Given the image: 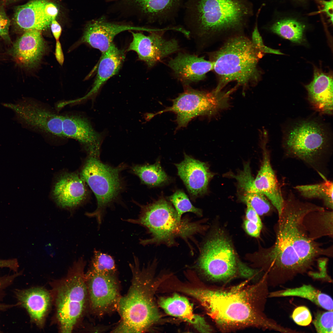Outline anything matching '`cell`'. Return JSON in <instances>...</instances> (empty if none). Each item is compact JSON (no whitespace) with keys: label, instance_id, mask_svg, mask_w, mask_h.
<instances>
[{"label":"cell","instance_id":"6da1fadb","mask_svg":"<svg viewBox=\"0 0 333 333\" xmlns=\"http://www.w3.org/2000/svg\"><path fill=\"white\" fill-rule=\"evenodd\" d=\"M245 283L226 290L187 288L183 291L198 301L223 330L249 327L274 328L257 308L260 283L245 286Z\"/></svg>","mask_w":333,"mask_h":333},{"label":"cell","instance_id":"7a4b0ae2","mask_svg":"<svg viewBox=\"0 0 333 333\" xmlns=\"http://www.w3.org/2000/svg\"><path fill=\"white\" fill-rule=\"evenodd\" d=\"M129 266L132 274L131 284L126 294L119 300L117 311L121 320L113 332H143L159 318L153 298L152 266H141L134 255Z\"/></svg>","mask_w":333,"mask_h":333},{"label":"cell","instance_id":"3957f363","mask_svg":"<svg viewBox=\"0 0 333 333\" xmlns=\"http://www.w3.org/2000/svg\"><path fill=\"white\" fill-rule=\"evenodd\" d=\"M140 207L137 218L124 220L146 229L150 237L140 240V244L143 245L162 244L171 247L177 245L178 238L187 242L188 239L204 229L199 221H192L187 217L179 218L173 205L163 195Z\"/></svg>","mask_w":333,"mask_h":333},{"label":"cell","instance_id":"277c9868","mask_svg":"<svg viewBox=\"0 0 333 333\" xmlns=\"http://www.w3.org/2000/svg\"><path fill=\"white\" fill-rule=\"evenodd\" d=\"M263 54L245 36L238 35L228 39L219 49L210 55L219 79L214 90L221 91L234 81L244 88L256 84L261 75L258 64Z\"/></svg>","mask_w":333,"mask_h":333},{"label":"cell","instance_id":"5b68a950","mask_svg":"<svg viewBox=\"0 0 333 333\" xmlns=\"http://www.w3.org/2000/svg\"><path fill=\"white\" fill-rule=\"evenodd\" d=\"M187 10L191 25L201 36L240 30L252 13L246 0H190Z\"/></svg>","mask_w":333,"mask_h":333},{"label":"cell","instance_id":"8992f818","mask_svg":"<svg viewBox=\"0 0 333 333\" xmlns=\"http://www.w3.org/2000/svg\"><path fill=\"white\" fill-rule=\"evenodd\" d=\"M330 140L326 127L318 121L305 120L292 126L284 139V147L289 156L299 159L320 173L319 169L327 159Z\"/></svg>","mask_w":333,"mask_h":333},{"label":"cell","instance_id":"52a82bcc","mask_svg":"<svg viewBox=\"0 0 333 333\" xmlns=\"http://www.w3.org/2000/svg\"><path fill=\"white\" fill-rule=\"evenodd\" d=\"M294 209L290 201H284L282 211L275 225L274 243L264 249L261 259L267 269L276 274L294 275L308 270L299 257L292 239Z\"/></svg>","mask_w":333,"mask_h":333},{"label":"cell","instance_id":"ba28073f","mask_svg":"<svg viewBox=\"0 0 333 333\" xmlns=\"http://www.w3.org/2000/svg\"><path fill=\"white\" fill-rule=\"evenodd\" d=\"M125 166L113 167L103 163L99 158L89 156L81 168L79 175L94 193L97 202L96 210L87 215L96 218L99 225L102 222L106 208L123 189L120 173Z\"/></svg>","mask_w":333,"mask_h":333},{"label":"cell","instance_id":"9c48e42d","mask_svg":"<svg viewBox=\"0 0 333 333\" xmlns=\"http://www.w3.org/2000/svg\"><path fill=\"white\" fill-rule=\"evenodd\" d=\"M234 89L225 92L214 90L207 92L187 88L173 100L171 106L156 113H147V117L150 120L157 114L172 112L177 115V128L185 127L195 117L212 115L227 108L230 95Z\"/></svg>","mask_w":333,"mask_h":333},{"label":"cell","instance_id":"30bf717a","mask_svg":"<svg viewBox=\"0 0 333 333\" xmlns=\"http://www.w3.org/2000/svg\"><path fill=\"white\" fill-rule=\"evenodd\" d=\"M197 261L199 268L208 277L224 280L234 276L237 264L229 241L221 235L214 236L203 245Z\"/></svg>","mask_w":333,"mask_h":333},{"label":"cell","instance_id":"8fae6325","mask_svg":"<svg viewBox=\"0 0 333 333\" xmlns=\"http://www.w3.org/2000/svg\"><path fill=\"white\" fill-rule=\"evenodd\" d=\"M267 137L266 135L262 136L263 158L256 177L254 178L253 176L250 167L246 166L235 175L234 178L239 187L244 193L257 192L264 195L277 210L279 216L283 208L284 199L266 148Z\"/></svg>","mask_w":333,"mask_h":333},{"label":"cell","instance_id":"7c38bea8","mask_svg":"<svg viewBox=\"0 0 333 333\" xmlns=\"http://www.w3.org/2000/svg\"><path fill=\"white\" fill-rule=\"evenodd\" d=\"M88 295L86 280L81 273L71 277L60 287L56 304L62 332H71L84 310Z\"/></svg>","mask_w":333,"mask_h":333},{"label":"cell","instance_id":"4fadbf2b","mask_svg":"<svg viewBox=\"0 0 333 333\" xmlns=\"http://www.w3.org/2000/svg\"><path fill=\"white\" fill-rule=\"evenodd\" d=\"M86 280L90 306L95 314L101 317L117 311L121 297L117 274L89 270Z\"/></svg>","mask_w":333,"mask_h":333},{"label":"cell","instance_id":"5bb4252c","mask_svg":"<svg viewBox=\"0 0 333 333\" xmlns=\"http://www.w3.org/2000/svg\"><path fill=\"white\" fill-rule=\"evenodd\" d=\"M15 113V118L23 125L63 137L62 115L57 114L31 99H23L16 104H3Z\"/></svg>","mask_w":333,"mask_h":333},{"label":"cell","instance_id":"9a60e30c","mask_svg":"<svg viewBox=\"0 0 333 333\" xmlns=\"http://www.w3.org/2000/svg\"><path fill=\"white\" fill-rule=\"evenodd\" d=\"M131 32L133 39L127 51L136 52L139 59L149 67H153L159 60L179 50L176 40L166 39L157 32L146 36L140 32Z\"/></svg>","mask_w":333,"mask_h":333},{"label":"cell","instance_id":"2e32d148","mask_svg":"<svg viewBox=\"0 0 333 333\" xmlns=\"http://www.w3.org/2000/svg\"><path fill=\"white\" fill-rule=\"evenodd\" d=\"M184 159L175 163L178 175L193 200L207 193L209 183L214 175L207 163L184 153Z\"/></svg>","mask_w":333,"mask_h":333},{"label":"cell","instance_id":"e0dca14e","mask_svg":"<svg viewBox=\"0 0 333 333\" xmlns=\"http://www.w3.org/2000/svg\"><path fill=\"white\" fill-rule=\"evenodd\" d=\"M88 194L85 182L80 175L67 172L63 173L57 177L51 192L52 198L58 206L69 209L83 204Z\"/></svg>","mask_w":333,"mask_h":333},{"label":"cell","instance_id":"ac0fdd59","mask_svg":"<svg viewBox=\"0 0 333 333\" xmlns=\"http://www.w3.org/2000/svg\"><path fill=\"white\" fill-rule=\"evenodd\" d=\"M63 137L73 138L84 146L89 156L99 158L103 134L96 131L86 117L78 115H62Z\"/></svg>","mask_w":333,"mask_h":333},{"label":"cell","instance_id":"d6986e66","mask_svg":"<svg viewBox=\"0 0 333 333\" xmlns=\"http://www.w3.org/2000/svg\"><path fill=\"white\" fill-rule=\"evenodd\" d=\"M127 30L153 31L143 27L111 23L101 18L92 21L87 25L81 40L103 53L113 43V40L117 35Z\"/></svg>","mask_w":333,"mask_h":333},{"label":"cell","instance_id":"ffe728a7","mask_svg":"<svg viewBox=\"0 0 333 333\" xmlns=\"http://www.w3.org/2000/svg\"><path fill=\"white\" fill-rule=\"evenodd\" d=\"M168 65L177 78L187 84L205 78L206 74L213 69L214 63L203 57L180 53L170 60Z\"/></svg>","mask_w":333,"mask_h":333},{"label":"cell","instance_id":"44dd1931","mask_svg":"<svg viewBox=\"0 0 333 333\" xmlns=\"http://www.w3.org/2000/svg\"><path fill=\"white\" fill-rule=\"evenodd\" d=\"M46 44L41 31L31 30L26 31L14 43L12 53L20 63L32 68L40 61L45 51Z\"/></svg>","mask_w":333,"mask_h":333},{"label":"cell","instance_id":"7402d4cb","mask_svg":"<svg viewBox=\"0 0 333 333\" xmlns=\"http://www.w3.org/2000/svg\"><path fill=\"white\" fill-rule=\"evenodd\" d=\"M305 87L308 92V100L313 106L322 113L332 114V75L324 72L315 68L314 70L313 80Z\"/></svg>","mask_w":333,"mask_h":333},{"label":"cell","instance_id":"603a6c76","mask_svg":"<svg viewBox=\"0 0 333 333\" xmlns=\"http://www.w3.org/2000/svg\"><path fill=\"white\" fill-rule=\"evenodd\" d=\"M123 52L113 43L108 50L102 53L96 78L90 91L83 97L72 100L74 103L93 99L104 83L118 71L124 59Z\"/></svg>","mask_w":333,"mask_h":333},{"label":"cell","instance_id":"cb8c5ba5","mask_svg":"<svg viewBox=\"0 0 333 333\" xmlns=\"http://www.w3.org/2000/svg\"><path fill=\"white\" fill-rule=\"evenodd\" d=\"M48 0H32L18 6L14 13L15 24L25 31L44 30L50 27L52 21L47 15L45 5Z\"/></svg>","mask_w":333,"mask_h":333},{"label":"cell","instance_id":"d4e9b609","mask_svg":"<svg viewBox=\"0 0 333 333\" xmlns=\"http://www.w3.org/2000/svg\"><path fill=\"white\" fill-rule=\"evenodd\" d=\"M159 304L167 314L190 323L199 332L212 331L204 318L194 313L192 306L186 297L175 294L171 297L161 298Z\"/></svg>","mask_w":333,"mask_h":333},{"label":"cell","instance_id":"484cf974","mask_svg":"<svg viewBox=\"0 0 333 333\" xmlns=\"http://www.w3.org/2000/svg\"><path fill=\"white\" fill-rule=\"evenodd\" d=\"M18 298L31 319L37 324L41 325L50 303L49 293L42 288L31 289L20 293Z\"/></svg>","mask_w":333,"mask_h":333},{"label":"cell","instance_id":"4316f807","mask_svg":"<svg viewBox=\"0 0 333 333\" xmlns=\"http://www.w3.org/2000/svg\"><path fill=\"white\" fill-rule=\"evenodd\" d=\"M332 210H314L307 213L304 216L302 224L308 237L316 240L325 236L332 238Z\"/></svg>","mask_w":333,"mask_h":333},{"label":"cell","instance_id":"83f0119b","mask_svg":"<svg viewBox=\"0 0 333 333\" xmlns=\"http://www.w3.org/2000/svg\"><path fill=\"white\" fill-rule=\"evenodd\" d=\"M269 297L297 296L307 299L319 306L328 310H333V300L329 295L315 288L310 285L275 291Z\"/></svg>","mask_w":333,"mask_h":333},{"label":"cell","instance_id":"f1b7e54d","mask_svg":"<svg viewBox=\"0 0 333 333\" xmlns=\"http://www.w3.org/2000/svg\"><path fill=\"white\" fill-rule=\"evenodd\" d=\"M132 173L137 175L141 182L153 187L162 186L171 181V178L162 167L159 159L152 164L135 165L131 168Z\"/></svg>","mask_w":333,"mask_h":333},{"label":"cell","instance_id":"f546056e","mask_svg":"<svg viewBox=\"0 0 333 333\" xmlns=\"http://www.w3.org/2000/svg\"><path fill=\"white\" fill-rule=\"evenodd\" d=\"M322 177L323 181L321 183L298 185L294 188L301 196L306 198L321 200L326 208L332 210L333 182L327 179L324 176Z\"/></svg>","mask_w":333,"mask_h":333},{"label":"cell","instance_id":"4dcf8cb0","mask_svg":"<svg viewBox=\"0 0 333 333\" xmlns=\"http://www.w3.org/2000/svg\"><path fill=\"white\" fill-rule=\"evenodd\" d=\"M145 13L158 20L168 18L178 8L181 0H134Z\"/></svg>","mask_w":333,"mask_h":333},{"label":"cell","instance_id":"1f68e13d","mask_svg":"<svg viewBox=\"0 0 333 333\" xmlns=\"http://www.w3.org/2000/svg\"><path fill=\"white\" fill-rule=\"evenodd\" d=\"M305 26L297 21L286 19L273 24L270 29L274 33L294 43H300L303 40Z\"/></svg>","mask_w":333,"mask_h":333},{"label":"cell","instance_id":"d6a6232c","mask_svg":"<svg viewBox=\"0 0 333 333\" xmlns=\"http://www.w3.org/2000/svg\"><path fill=\"white\" fill-rule=\"evenodd\" d=\"M166 199L173 205L179 218H182V215L186 212H191L197 216L203 215L202 210L194 206L184 191L177 190Z\"/></svg>","mask_w":333,"mask_h":333},{"label":"cell","instance_id":"836d02e7","mask_svg":"<svg viewBox=\"0 0 333 333\" xmlns=\"http://www.w3.org/2000/svg\"><path fill=\"white\" fill-rule=\"evenodd\" d=\"M89 270L100 273L117 274L113 258L110 255L97 250L94 252Z\"/></svg>","mask_w":333,"mask_h":333},{"label":"cell","instance_id":"e575fe53","mask_svg":"<svg viewBox=\"0 0 333 333\" xmlns=\"http://www.w3.org/2000/svg\"><path fill=\"white\" fill-rule=\"evenodd\" d=\"M241 200L246 205L253 208L260 216L270 212L273 208L267 198L263 194L257 192L244 193Z\"/></svg>","mask_w":333,"mask_h":333},{"label":"cell","instance_id":"d590c367","mask_svg":"<svg viewBox=\"0 0 333 333\" xmlns=\"http://www.w3.org/2000/svg\"><path fill=\"white\" fill-rule=\"evenodd\" d=\"M333 310L318 313L313 321L318 333H333Z\"/></svg>","mask_w":333,"mask_h":333},{"label":"cell","instance_id":"8d00e7d4","mask_svg":"<svg viewBox=\"0 0 333 333\" xmlns=\"http://www.w3.org/2000/svg\"><path fill=\"white\" fill-rule=\"evenodd\" d=\"M291 318L296 324L303 326L308 325L312 320V316L310 310L305 306H300L296 308L292 313Z\"/></svg>","mask_w":333,"mask_h":333},{"label":"cell","instance_id":"74e56055","mask_svg":"<svg viewBox=\"0 0 333 333\" xmlns=\"http://www.w3.org/2000/svg\"><path fill=\"white\" fill-rule=\"evenodd\" d=\"M10 22L3 7L0 6V36L8 43L11 42L9 33Z\"/></svg>","mask_w":333,"mask_h":333},{"label":"cell","instance_id":"f35d334b","mask_svg":"<svg viewBox=\"0 0 333 333\" xmlns=\"http://www.w3.org/2000/svg\"><path fill=\"white\" fill-rule=\"evenodd\" d=\"M244 225L245 231L249 235L255 237L259 236L262 226L247 219L244 221Z\"/></svg>","mask_w":333,"mask_h":333},{"label":"cell","instance_id":"ab89813d","mask_svg":"<svg viewBox=\"0 0 333 333\" xmlns=\"http://www.w3.org/2000/svg\"><path fill=\"white\" fill-rule=\"evenodd\" d=\"M320 5L322 9L314 13V14L321 13H324L329 17L332 23L333 22V0H317Z\"/></svg>","mask_w":333,"mask_h":333},{"label":"cell","instance_id":"60d3db41","mask_svg":"<svg viewBox=\"0 0 333 333\" xmlns=\"http://www.w3.org/2000/svg\"><path fill=\"white\" fill-rule=\"evenodd\" d=\"M246 212V219L262 226V223L259 215L251 206L247 205Z\"/></svg>","mask_w":333,"mask_h":333},{"label":"cell","instance_id":"b9f144b4","mask_svg":"<svg viewBox=\"0 0 333 333\" xmlns=\"http://www.w3.org/2000/svg\"><path fill=\"white\" fill-rule=\"evenodd\" d=\"M251 41L254 46L259 49L265 45L259 31L257 22L252 33Z\"/></svg>","mask_w":333,"mask_h":333},{"label":"cell","instance_id":"7bdbcfd3","mask_svg":"<svg viewBox=\"0 0 333 333\" xmlns=\"http://www.w3.org/2000/svg\"><path fill=\"white\" fill-rule=\"evenodd\" d=\"M45 10L47 15L51 21L55 19L58 11L57 7L54 3L48 1L45 5Z\"/></svg>","mask_w":333,"mask_h":333},{"label":"cell","instance_id":"ee69618b","mask_svg":"<svg viewBox=\"0 0 333 333\" xmlns=\"http://www.w3.org/2000/svg\"><path fill=\"white\" fill-rule=\"evenodd\" d=\"M50 27L52 33L56 41L59 40L62 30L61 26L56 19L52 21Z\"/></svg>","mask_w":333,"mask_h":333},{"label":"cell","instance_id":"f6af8a7d","mask_svg":"<svg viewBox=\"0 0 333 333\" xmlns=\"http://www.w3.org/2000/svg\"><path fill=\"white\" fill-rule=\"evenodd\" d=\"M55 56L57 61L62 65L64 62V57L59 40L56 41Z\"/></svg>","mask_w":333,"mask_h":333},{"label":"cell","instance_id":"bcb514c9","mask_svg":"<svg viewBox=\"0 0 333 333\" xmlns=\"http://www.w3.org/2000/svg\"><path fill=\"white\" fill-rule=\"evenodd\" d=\"M1 0L2 1H8L11 0Z\"/></svg>","mask_w":333,"mask_h":333}]
</instances>
